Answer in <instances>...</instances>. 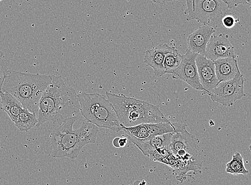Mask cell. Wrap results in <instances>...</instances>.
Instances as JSON below:
<instances>
[{"instance_id":"obj_1","label":"cell","mask_w":251,"mask_h":185,"mask_svg":"<svg viewBox=\"0 0 251 185\" xmlns=\"http://www.w3.org/2000/svg\"><path fill=\"white\" fill-rule=\"evenodd\" d=\"M80 113L78 96L75 89L66 85L61 77L52 76V81L40 100L36 127L49 122L61 125Z\"/></svg>"},{"instance_id":"obj_2","label":"cell","mask_w":251,"mask_h":185,"mask_svg":"<svg viewBox=\"0 0 251 185\" xmlns=\"http://www.w3.org/2000/svg\"><path fill=\"white\" fill-rule=\"evenodd\" d=\"M77 118L67 119L53 131L51 138L53 158L75 159L83 147L97 141L99 128L86 122L74 130V125Z\"/></svg>"},{"instance_id":"obj_3","label":"cell","mask_w":251,"mask_h":185,"mask_svg":"<svg viewBox=\"0 0 251 185\" xmlns=\"http://www.w3.org/2000/svg\"><path fill=\"white\" fill-rule=\"evenodd\" d=\"M51 81L52 76L9 71L2 91L13 95L25 108L38 115L42 95Z\"/></svg>"},{"instance_id":"obj_4","label":"cell","mask_w":251,"mask_h":185,"mask_svg":"<svg viewBox=\"0 0 251 185\" xmlns=\"http://www.w3.org/2000/svg\"><path fill=\"white\" fill-rule=\"evenodd\" d=\"M121 126L129 128L141 124L170 122L158 106L146 101L106 92Z\"/></svg>"},{"instance_id":"obj_5","label":"cell","mask_w":251,"mask_h":185,"mask_svg":"<svg viewBox=\"0 0 251 185\" xmlns=\"http://www.w3.org/2000/svg\"><path fill=\"white\" fill-rule=\"evenodd\" d=\"M80 113L87 122L99 128H105L116 132L122 131L116 112L108 100L99 93L78 95Z\"/></svg>"},{"instance_id":"obj_6","label":"cell","mask_w":251,"mask_h":185,"mask_svg":"<svg viewBox=\"0 0 251 185\" xmlns=\"http://www.w3.org/2000/svg\"><path fill=\"white\" fill-rule=\"evenodd\" d=\"M187 21L196 20L214 29L222 26L223 18L229 9L223 0H186Z\"/></svg>"},{"instance_id":"obj_7","label":"cell","mask_w":251,"mask_h":185,"mask_svg":"<svg viewBox=\"0 0 251 185\" xmlns=\"http://www.w3.org/2000/svg\"><path fill=\"white\" fill-rule=\"evenodd\" d=\"M246 80L241 74L234 79L219 82L210 95L211 99L224 106H232L236 101L247 96L244 91V83Z\"/></svg>"},{"instance_id":"obj_8","label":"cell","mask_w":251,"mask_h":185,"mask_svg":"<svg viewBox=\"0 0 251 185\" xmlns=\"http://www.w3.org/2000/svg\"><path fill=\"white\" fill-rule=\"evenodd\" d=\"M200 141L188 132L187 129L173 133L168 147L169 151L182 161L196 160Z\"/></svg>"},{"instance_id":"obj_9","label":"cell","mask_w":251,"mask_h":185,"mask_svg":"<svg viewBox=\"0 0 251 185\" xmlns=\"http://www.w3.org/2000/svg\"><path fill=\"white\" fill-rule=\"evenodd\" d=\"M197 53H195L187 49L186 53L183 55L182 60L179 66L173 73V79L186 82L190 86L201 91L205 94V89L200 82L198 70L196 63Z\"/></svg>"},{"instance_id":"obj_10","label":"cell","mask_w":251,"mask_h":185,"mask_svg":"<svg viewBox=\"0 0 251 185\" xmlns=\"http://www.w3.org/2000/svg\"><path fill=\"white\" fill-rule=\"evenodd\" d=\"M196 63L201 84L205 89V94L210 96L219 83L214 62L208 59L205 56L197 54Z\"/></svg>"},{"instance_id":"obj_11","label":"cell","mask_w":251,"mask_h":185,"mask_svg":"<svg viewBox=\"0 0 251 185\" xmlns=\"http://www.w3.org/2000/svg\"><path fill=\"white\" fill-rule=\"evenodd\" d=\"M205 56L213 62L219 59L236 57L234 48L226 35H214L207 46Z\"/></svg>"},{"instance_id":"obj_12","label":"cell","mask_w":251,"mask_h":185,"mask_svg":"<svg viewBox=\"0 0 251 185\" xmlns=\"http://www.w3.org/2000/svg\"><path fill=\"white\" fill-rule=\"evenodd\" d=\"M173 133L150 136L146 139H138L127 135L128 139L138 148L145 156L150 158L157 149L168 148Z\"/></svg>"},{"instance_id":"obj_13","label":"cell","mask_w":251,"mask_h":185,"mask_svg":"<svg viewBox=\"0 0 251 185\" xmlns=\"http://www.w3.org/2000/svg\"><path fill=\"white\" fill-rule=\"evenodd\" d=\"M176 50L175 47H170L165 44L159 45L154 49L146 51L144 63L147 66L153 69L156 77H162L165 74L164 63L166 55L170 53H175Z\"/></svg>"},{"instance_id":"obj_14","label":"cell","mask_w":251,"mask_h":185,"mask_svg":"<svg viewBox=\"0 0 251 185\" xmlns=\"http://www.w3.org/2000/svg\"><path fill=\"white\" fill-rule=\"evenodd\" d=\"M216 29L203 25L190 34L187 39L188 49L194 53L205 55L207 46Z\"/></svg>"},{"instance_id":"obj_15","label":"cell","mask_w":251,"mask_h":185,"mask_svg":"<svg viewBox=\"0 0 251 185\" xmlns=\"http://www.w3.org/2000/svg\"><path fill=\"white\" fill-rule=\"evenodd\" d=\"M214 63L219 82L230 80L242 74L239 70L236 57L219 59L214 61Z\"/></svg>"},{"instance_id":"obj_16","label":"cell","mask_w":251,"mask_h":185,"mask_svg":"<svg viewBox=\"0 0 251 185\" xmlns=\"http://www.w3.org/2000/svg\"><path fill=\"white\" fill-rule=\"evenodd\" d=\"M145 125L150 136L181 132V131L186 130L187 127L186 124L170 122L145 124Z\"/></svg>"},{"instance_id":"obj_17","label":"cell","mask_w":251,"mask_h":185,"mask_svg":"<svg viewBox=\"0 0 251 185\" xmlns=\"http://www.w3.org/2000/svg\"><path fill=\"white\" fill-rule=\"evenodd\" d=\"M2 110L7 113L11 120L15 123L25 106L10 94L0 92Z\"/></svg>"},{"instance_id":"obj_18","label":"cell","mask_w":251,"mask_h":185,"mask_svg":"<svg viewBox=\"0 0 251 185\" xmlns=\"http://www.w3.org/2000/svg\"><path fill=\"white\" fill-rule=\"evenodd\" d=\"M38 123L37 115L25 107L14 123L16 127L21 132H27L37 126Z\"/></svg>"},{"instance_id":"obj_19","label":"cell","mask_w":251,"mask_h":185,"mask_svg":"<svg viewBox=\"0 0 251 185\" xmlns=\"http://www.w3.org/2000/svg\"><path fill=\"white\" fill-rule=\"evenodd\" d=\"M226 171L233 175H247L249 174V171L245 167L243 158L240 153L236 152L233 155L232 159L226 164Z\"/></svg>"},{"instance_id":"obj_20","label":"cell","mask_w":251,"mask_h":185,"mask_svg":"<svg viewBox=\"0 0 251 185\" xmlns=\"http://www.w3.org/2000/svg\"><path fill=\"white\" fill-rule=\"evenodd\" d=\"M182 57L183 55L177 50L175 53H167L164 63L165 74H172L180 66Z\"/></svg>"},{"instance_id":"obj_21","label":"cell","mask_w":251,"mask_h":185,"mask_svg":"<svg viewBox=\"0 0 251 185\" xmlns=\"http://www.w3.org/2000/svg\"><path fill=\"white\" fill-rule=\"evenodd\" d=\"M121 127L122 131H124L126 134L135 137L136 138L142 139L150 136L145 124H141L129 128Z\"/></svg>"},{"instance_id":"obj_22","label":"cell","mask_w":251,"mask_h":185,"mask_svg":"<svg viewBox=\"0 0 251 185\" xmlns=\"http://www.w3.org/2000/svg\"><path fill=\"white\" fill-rule=\"evenodd\" d=\"M9 72L8 62L4 58V53L0 51V92L2 91L4 81Z\"/></svg>"},{"instance_id":"obj_23","label":"cell","mask_w":251,"mask_h":185,"mask_svg":"<svg viewBox=\"0 0 251 185\" xmlns=\"http://www.w3.org/2000/svg\"><path fill=\"white\" fill-rule=\"evenodd\" d=\"M236 24L235 18L231 15H227L223 18L222 25L226 28L234 27Z\"/></svg>"},{"instance_id":"obj_24","label":"cell","mask_w":251,"mask_h":185,"mask_svg":"<svg viewBox=\"0 0 251 185\" xmlns=\"http://www.w3.org/2000/svg\"><path fill=\"white\" fill-rule=\"evenodd\" d=\"M223 1L228 5L229 9H234L240 4H247V0H223Z\"/></svg>"},{"instance_id":"obj_25","label":"cell","mask_w":251,"mask_h":185,"mask_svg":"<svg viewBox=\"0 0 251 185\" xmlns=\"http://www.w3.org/2000/svg\"><path fill=\"white\" fill-rule=\"evenodd\" d=\"M128 139L117 137L112 141L113 145L117 148H123L127 144Z\"/></svg>"},{"instance_id":"obj_26","label":"cell","mask_w":251,"mask_h":185,"mask_svg":"<svg viewBox=\"0 0 251 185\" xmlns=\"http://www.w3.org/2000/svg\"><path fill=\"white\" fill-rule=\"evenodd\" d=\"M154 3H156L160 4H164L167 2L175 1L177 0H151Z\"/></svg>"},{"instance_id":"obj_27","label":"cell","mask_w":251,"mask_h":185,"mask_svg":"<svg viewBox=\"0 0 251 185\" xmlns=\"http://www.w3.org/2000/svg\"><path fill=\"white\" fill-rule=\"evenodd\" d=\"M247 4H248L250 6L251 9V1H249V0H247Z\"/></svg>"},{"instance_id":"obj_28","label":"cell","mask_w":251,"mask_h":185,"mask_svg":"<svg viewBox=\"0 0 251 185\" xmlns=\"http://www.w3.org/2000/svg\"><path fill=\"white\" fill-rule=\"evenodd\" d=\"M250 151L251 152V144L249 146Z\"/></svg>"},{"instance_id":"obj_29","label":"cell","mask_w":251,"mask_h":185,"mask_svg":"<svg viewBox=\"0 0 251 185\" xmlns=\"http://www.w3.org/2000/svg\"><path fill=\"white\" fill-rule=\"evenodd\" d=\"M3 1V0H0V2H1V1Z\"/></svg>"},{"instance_id":"obj_30","label":"cell","mask_w":251,"mask_h":185,"mask_svg":"<svg viewBox=\"0 0 251 185\" xmlns=\"http://www.w3.org/2000/svg\"><path fill=\"white\" fill-rule=\"evenodd\" d=\"M249 1H251V0H249Z\"/></svg>"},{"instance_id":"obj_31","label":"cell","mask_w":251,"mask_h":185,"mask_svg":"<svg viewBox=\"0 0 251 185\" xmlns=\"http://www.w3.org/2000/svg\"></svg>"}]
</instances>
